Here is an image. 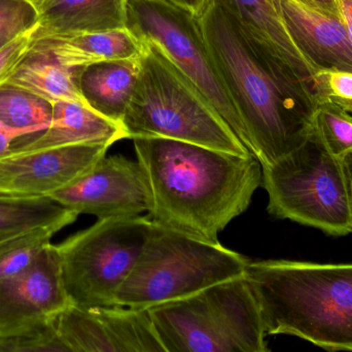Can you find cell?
Instances as JSON below:
<instances>
[{"label":"cell","instance_id":"obj_22","mask_svg":"<svg viewBox=\"0 0 352 352\" xmlns=\"http://www.w3.org/2000/svg\"><path fill=\"white\" fill-rule=\"evenodd\" d=\"M78 215L50 196H24L0 192V241L33 227L72 225Z\"/></svg>","mask_w":352,"mask_h":352},{"label":"cell","instance_id":"obj_33","mask_svg":"<svg viewBox=\"0 0 352 352\" xmlns=\"http://www.w3.org/2000/svg\"><path fill=\"white\" fill-rule=\"evenodd\" d=\"M343 167H344L345 175H346L347 183H349V194L352 200V151L345 155L342 158Z\"/></svg>","mask_w":352,"mask_h":352},{"label":"cell","instance_id":"obj_24","mask_svg":"<svg viewBox=\"0 0 352 352\" xmlns=\"http://www.w3.org/2000/svg\"><path fill=\"white\" fill-rule=\"evenodd\" d=\"M312 130L332 154L342 159L352 151V119L328 105H318Z\"/></svg>","mask_w":352,"mask_h":352},{"label":"cell","instance_id":"obj_1","mask_svg":"<svg viewBox=\"0 0 352 352\" xmlns=\"http://www.w3.org/2000/svg\"><path fill=\"white\" fill-rule=\"evenodd\" d=\"M152 192L156 225L209 242L243 214L262 184V165L238 154L160 136L132 138Z\"/></svg>","mask_w":352,"mask_h":352},{"label":"cell","instance_id":"obj_11","mask_svg":"<svg viewBox=\"0 0 352 352\" xmlns=\"http://www.w3.org/2000/svg\"><path fill=\"white\" fill-rule=\"evenodd\" d=\"M56 328L68 352H165L148 310L70 304Z\"/></svg>","mask_w":352,"mask_h":352},{"label":"cell","instance_id":"obj_32","mask_svg":"<svg viewBox=\"0 0 352 352\" xmlns=\"http://www.w3.org/2000/svg\"><path fill=\"white\" fill-rule=\"evenodd\" d=\"M169 1L180 6V8L190 10L192 14H196L208 0H169Z\"/></svg>","mask_w":352,"mask_h":352},{"label":"cell","instance_id":"obj_21","mask_svg":"<svg viewBox=\"0 0 352 352\" xmlns=\"http://www.w3.org/2000/svg\"><path fill=\"white\" fill-rule=\"evenodd\" d=\"M53 103L10 83L0 85V122L16 136L12 155L22 153L49 128Z\"/></svg>","mask_w":352,"mask_h":352},{"label":"cell","instance_id":"obj_25","mask_svg":"<svg viewBox=\"0 0 352 352\" xmlns=\"http://www.w3.org/2000/svg\"><path fill=\"white\" fill-rule=\"evenodd\" d=\"M68 352L60 340L55 320L0 335V352Z\"/></svg>","mask_w":352,"mask_h":352},{"label":"cell","instance_id":"obj_19","mask_svg":"<svg viewBox=\"0 0 352 352\" xmlns=\"http://www.w3.org/2000/svg\"><path fill=\"white\" fill-rule=\"evenodd\" d=\"M128 138L123 125L91 109L86 103L57 101L49 128L22 153L67 145L97 143L111 146Z\"/></svg>","mask_w":352,"mask_h":352},{"label":"cell","instance_id":"obj_14","mask_svg":"<svg viewBox=\"0 0 352 352\" xmlns=\"http://www.w3.org/2000/svg\"><path fill=\"white\" fill-rule=\"evenodd\" d=\"M236 23L256 53L287 82L311 93L318 70L296 47L274 0H215Z\"/></svg>","mask_w":352,"mask_h":352},{"label":"cell","instance_id":"obj_12","mask_svg":"<svg viewBox=\"0 0 352 352\" xmlns=\"http://www.w3.org/2000/svg\"><path fill=\"white\" fill-rule=\"evenodd\" d=\"M70 304L59 250L50 244L32 266L0 281V335L55 320Z\"/></svg>","mask_w":352,"mask_h":352},{"label":"cell","instance_id":"obj_30","mask_svg":"<svg viewBox=\"0 0 352 352\" xmlns=\"http://www.w3.org/2000/svg\"><path fill=\"white\" fill-rule=\"evenodd\" d=\"M16 140V134L0 122V159L12 155V147Z\"/></svg>","mask_w":352,"mask_h":352},{"label":"cell","instance_id":"obj_26","mask_svg":"<svg viewBox=\"0 0 352 352\" xmlns=\"http://www.w3.org/2000/svg\"><path fill=\"white\" fill-rule=\"evenodd\" d=\"M310 89L316 105H331L352 119V72L318 70Z\"/></svg>","mask_w":352,"mask_h":352},{"label":"cell","instance_id":"obj_10","mask_svg":"<svg viewBox=\"0 0 352 352\" xmlns=\"http://www.w3.org/2000/svg\"><path fill=\"white\" fill-rule=\"evenodd\" d=\"M52 200L76 214L98 219L138 216L152 207L148 177L140 161L122 155L104 157Z\"/></svg>","mask_w":352,"mask_h":352},{"label":"cell","instance_id":"obj_2","mask_svg":"<svg viewBox=\"0 0 352 352\" xmlns=\"http://www.w3.org/2000/svg\"><path fill=\"white\" fill-rule=\"evenodd\" d=\"M209 55L233 101L261 165H271L307 140L316 101L279 76L215 0L195 14Z\"/></svg>","mask_w":352,"mask_h":352},{"label":"cell","instance_id":"obj_8","mask_svg":"<svg viewBox=\"0 0 352 352\" xmlns=\"http://www.w3.org/2000/svg\"><path fill=\"white\" fill-rule=\"evenodd\" d=\"M148 216L98 219L58 245L70 303L116 306V297L135 266L153 229Z\"/></svg>","mask_w":352,"mask_h":352},{"label":"cell","instance_id":"obj_13","mask_svg":"<svg viewBox=\"0 0 352 352\" xmlns=\"http://www.w3.org/2000/svg\"><path fill=\"white\" fill-rule=\"evenodd\" d=\"M109 147L84 143L18 153L0 159V192L49 196L82 177L107 155Z\"/></svg>","mask_w":352,"mask_h":352},{"label":"cell","instance_id":"obj_23","mask_svg":"<svg viewBox=\"0 0 352 352\" xmlns=\"http://www.w3.org/2000/svg\"><path fill=\"white\" fill-rule=\"evenodd\" d=\"M65 225L33 227L0 241V281L16 276L32 266L52 238Z\"/></svg>","mask_w":352,"mask_h":352},{"label":"cell","instance_id":"obj_17","mask_svg":"<svg viewBox=\"0 0 352 352\" xmlns=\"http://www.w3.org/2000/svg\"><path fill=\"white\" fill-rule=\"evenodd\" d=\"M140 72V56L85 66L78 76L85 103L100 115L122 124Z\"/></svg>","mask_w":352,"mask_h":352},{"label":"cell","instance_id":"obj_5","mask_svg":"<svg viewBox=\"0 0 352 352\" xmlns=\"http://www.w3.org/2000/svg\"><path fill=\"white\" fill-rule=\"evenodd\" d=\"M165 352H266L264 324L245 277L148 309Z\"/></svg>","mask_w":352,"mask_h":352},{"label":"cell","instance_id":"obj_18","mask_svg":"<svg viewBox=\"0 0 352 352\" xmlns=\"http://www.w3.org/2000/svg\"><path fill=\"white\" fill-rule=\"evenodd\" d=\"M127 0H53L39 12L32 39L126 28Z\"/></svg>","mask_w":352,"mask_h":352},{"label":"cell","instance_id":"obj_27","mask_svg":"<svg viewBox=\"0 0 352 352\" xmlns=\"http://www.w3.org/2000/svg\"><path fill=\"white\" fill-rule=\"evenodd\" d=\"M38 19L39 12L27 0H0V51L34 30Z\"/></svg>","mask_w":352,"mask_h":352},{"label":"cell","instance_id":"obj_4","mask_svg":"<svg viewBox=\"0 0 352 352\" xmlns=\"http://www.w3.org/2000/svg\"><path fill=\"white\" fill-rule=\"evenodd\" d=\"M140 41V76L122 121L128 138L160 136L250 153L164 54L152 43Z\"/></svg>","mask_w":352,"mask_h":352},{"label":"cell","instance_id":"obj_20","mask_svg":"<svg viewBox=\"0 0 352 352\" xmlns=\"http://www.w3.org/2000/svg\"><path fill=\"white\" fill-rule=\"evenodd\" d=\"M82 68L63 65L50 52L29 45L6 83L31 91L53 103H85L78 87Z\"/></svg>","mask_w":352,"mask_h":352},{"label":"cell","instance_id":"obj_6","mask_svg":"<svg viewBox=\"0 0 352 352\" xmlns=\"http://www.w3.org/2000/svg\"><path fill=\"white\" fill-rule=\"evenodd\" d=\"M248 260L219 242L154 223L135 266L118 291L116 306L148 310L184 299L243 276Z\"/></svg>","mask_w":352,"mask_h":352},{"label":"cell","instance_id":"obj_31","mask_svg":"<svg viewBox=\"0 0 352 352\" xmlns=\"http://www.w3.org/2000/svg\"><path fill=\"white\" fill-rule=\"evenodd\" d=\"M341 21L346 28L352 43V0H336Z\"/></svg>","mask_w":352,"mask_h":352},{"label":"cell","instance_id":"obj_15","mask_svg":"<svg viewBox=\"0 0 352 352\" xmlns=\"http://www.w3.org/2000/svg\"><path fill=\"white\" fill-rule=\"evenodd\" d=\"M287 33L318 70L352 72V43L342 21L297 0H274Z\"/></svg>","mask_w":352,"mask_h":352},{"label":"cell","instance_id":"obj_34","mask_svg":"<svg viewBox=\"0 0 352 352\" xmlns=\"http://www.w3.org/2000/svg\"><path fill=\"white\" fill-rule=\"evenodd\" d=\"M27 1L30 2L32 6H34L37 12H41V10H43L50 2L53 1V0H27Z\"/></svg>","mask_w":352,"mask_h":352},{"label":"cell","instance_id":"obj_9","mask_svg":"<svg viewBox=\"0 0 352 352\" xmlns=\"http://www.w3.org/2000/svg\"><path fill=\"white\" fill-rule=\"evenodd\" d=\"M126 10V27L140 41L156 45L250 151L243 122L209 55L195 14L169 0H127Z\"/></svg>","mask_w":352,"mask_h":352},{"label":"cell","instance_id":"obj_3","mask_svg":"<svg viewBox=\"0 0 352 352\" xmlns=\"http://www.w3.org/2000/svg\"><path fill=\"white\" fill-rule=\"evenodd\" d=\"M244 277L267 335L352 351V264L248 260Z\"/></svg>","mask_w":352,"mask_h":352},{"label":"cell","instance_id":"obj_29","mask_svg":"<svg viewBox=\"0 0 352 352\" xmlns=\"http://www.w3.org/2000/svg\"><path fill=\"white\" fill-rule=\"evenodd\" d=\"M297 1L327 16L340 19L336 0H297Z\"/></svg>","mask_w":352,"mask_h":352},{"label":"cell","instance_id":"obj_16","mask_svg":"<svg viewBox=\"0 0 352 352\" xmlns=\"http://www.w3.org/2000/svg\"><path fill=\"white\" fill-rule=\"evenodd\" d=\"M30 45L50 52L60 63L82 68L107 60L140 57L142 41L126 27L99 32L31 37Z\"/></svg>","mask_w":352,"mask_h":352},{"label":"cell","instance_id":"obj_28","mask_svg":"<svg viewBox=\"0 0 352 352\" xmlns=\"http://www.w3.org/2000/svg\"><path fill=\"white\" fill-rule=\"evenodd\" d=\"M31 32L18 37L0 51V85L8 81L21 58L28 50Z\"/></svg>","mask_w":352,"mask_h":352},{"label":"cell","instance_id":"obj_7","mask_svg":"<svg viewBox=\"0 0 352 352\" xmlns=\"http://www.w3.org/2000/svg\"><path fill=\"white\" fill-rule=\"evenodd\" d=\"M262 171L271 215L328 235L352 233V200L342 159L314 130L301 146L262 165Z\"/></svg>","mask_w":352,"mask_h":352}]
</instances>
